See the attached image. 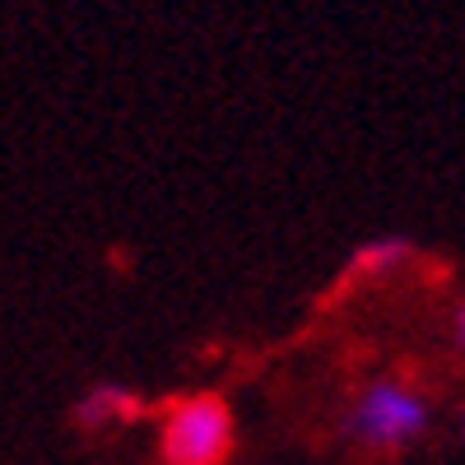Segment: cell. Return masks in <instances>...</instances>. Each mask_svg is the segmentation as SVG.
Returning <instances> with one entry per match:
<instances>
[{
    "label": "cell",
    "mask_w": 465,
    "mask_h": 465,
    "mask_svg": "<svg viewBox=\"0 0 465 465\" xmlns=\"http://www.w3.org/2000/svg\"><path fill=\"white\" fill-rule=\"evenodd\" d=\"M238 451V414L223 391H182L159 410L153 456L159 465H228Z\"/></svg>",
    "instance_id": "2"
},
{
    "label": "cell",
    "mask_w": 465,
    "mask_h": 465,
    "mask_svg": "<svg viewBox=\"0 0 465 465\" xmlns=\"http://www.w3.org/2000/svg\"><path fill=\"white\" fill-rule=\"evenodd\" d=\"M429 429H433V401L405 372L368 377L340 414V438L368 456H401L429 438Z\"/></svg>",
    "instance_id": "1"
},
{
    "label": "cell",
    "mask_w": 465,
    "mask_h": 465,
    "mask_svg": "<svg viewBox=\"0 0 465 465\" xmlns=\"http://www.w3.org/2000/svg\"><path fill=\"white\" fill-rule=\"evenodd\" d=\"M419 256L414 238L405 232H372L363 238L344 261V280L349 284H381V280H396L401 270H410V261Z\"/></svg>",
    "instance_id": "4"
},
{
    "label": "cell",
    "mask_w": 465,
    "mask_h": 465,
    "mask_svg": "<svg viewBox=\"0 0 465 465\" xmlns=\"http://www.w3.org/2000/svg\"><path fill=\"white\" fill-rule=\"evenodd\" d=\"M144 414V396L135 391L131 381L122 377H98L89 381L70 405V423L80 429L84 438H103V433H122L131 423H140Z\"/></svg>",
    "instance_id": "3"
},
{
    "label": "cell",
    "mask_w": 465,
    "mask_h": 465,
    "mask_svg": "<svg viewBox=\"0 0 465 465\" xmlns=\"http://www.w3.org/2000/svg\"><path fill=\"white\" fill-rule=\"evenodd\" d=\"M451 344L465 354V298L456 302V312H451Z\"/></svg>",
    "instance_id": "5"
},
{
    "label": "cell",
    "mask_w": 465,
    "mask_h": 465,
    "mask_svg": "<svg viewBox=\"0 0 465 465\" xmlns=\"http://www.w3.org/2000/svg\"><path fill=\"white\" fill-rule=\"evenodd\" d=\"M456 429L465 433V396H460V405H456Z\"/></svg>",
    "instance_id": "6"
}]
</instances>
